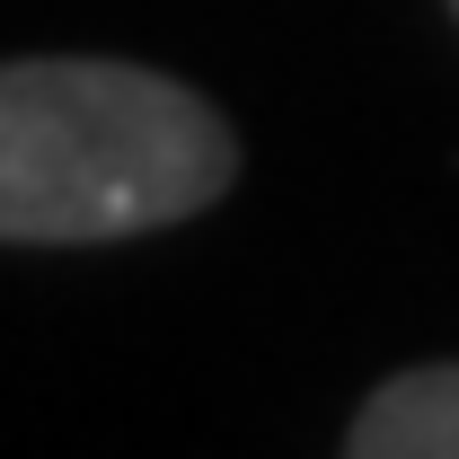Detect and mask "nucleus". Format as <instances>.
<instances>
[{"label": "nucleus", "instance_id": "1", "mask_svg": "<svg viewBox=\"0 0 459 459\" xmlns=\"http://www.w3.org/2000/svg\"><path fill=\"white\" fill-rule=\"evenodd\" d=\"M238 186V133L204 89L142 62H0V238L107 247L212 212Z\"/></svg>", "mask_w": 459, "mask_h": 459}, {"label": "nucleus", "instance_id": "2", "mask_svg": "<svg viewBox=\"0 0 459 459\" xmlns=\"http://www.w3.org/2000/svg\"><path fill=\"white\" fill-rule=\"evenodd\" d=\"M344 459H459V362L380 380L344 433Z\"/></svg>", "mask_w": 459, "mask_h": 459}, {"label": "nucleus", "instance_id": "3", "mask_svg": "<svg viewBox=\"0 0 459 459\" xmlns=\"http://www.w3.org/2000/svg\"><path fill=\"white\" fill-rule=\"evenodd\" d=\"M451 9H459V0H451Z\"/></svg>", "mask_w": 459, "mask_h": 459}]
</instances>
